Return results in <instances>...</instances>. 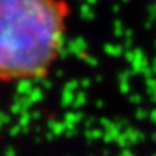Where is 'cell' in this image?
I'll return each mask as SVG.
<instances>
[{"instance_id":"cell-1","label":"cell","mask_w":156,"mask_h":156,"mask_svg":"<svg viewBox=\"0 0 156 156\" xmlns=\"http://www.w3.org/2000/svg\"><path fill=\"white\" fill-rule=\"evenodd\" d=\"M66 0H0V83L40 80L59 59Z\"/></svg>"}]
</instances>
